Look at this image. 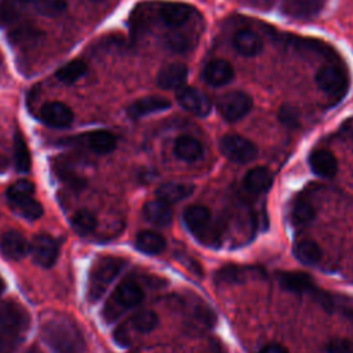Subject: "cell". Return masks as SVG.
Returning <instances> with one entry per match:
<instances>
[{
    "label": "cell",
    "instance_id": "23",
    "mask_svg": "<svg viewBox=\"0 0 353 353\" xmlns=\"http://www.w3.org/2000/svg\"><path fill=\"white\" fill-rule=\"evenodd\" d=\"M174 153L178 159L188 163H193L201 159L203 146L196 138L190 135H182L178 137L174 143Z\"/></svg>",
    "mask_w": 353,
    "mask_h": 353
},
{
    "label": "cell",
    "instance_id": "30",
    "mask_svg": "<svg viewBox=\"0 0 353 353\" xmlns=\"http://www.w3.org/2000/svg\"><path fill=\"white\" fill-rule=\"evenodd\" d=\"M88 70V66L81 59H72L70 62L65 63L55 72V77L61 80L62 83L72 84L77 81L80 77H83Z\"/></svg>",
    "mask_w": 353,
    "mask_h": 353
},
{
    "label": "cell",
    "instance_id": "6",
    "mask_svg": "<svg viewBox=\"0 0 353 353\" xmlns=\"http://www.w3.org/2000/svg\"><path fill=\"white\" fill-rule=\"evenodd\" d=\"M142 299V288L134 281H124L114 290L112 296L106 301L102 310V317L106 323H113L125 310L137 306Z\"/></svg>",
    "mask_w": 353,
    "mask_h": 353
},
{
    "label": "cell",
    "instance_id": "25",
    "mask_svg": "<svg viewBox=\"0 0 353 353\" xmlns=\"http://www.w3.org/2000/svg\"><path fill=\"white\" fill-rule=\"evenodd\" d=\"M273 176L266 167L251 168L244 176V188L251 193H263L272 186Z\"/></svg>",
    "mask_w": 353,
    "mask_h": 353
},
{
    "label": "cell",
    "instance_id": "16",
    "mask_svg": "<svg viewBox=\"0 0 353 353\" xmlns=\"http://www.w3.org/2000/svg\"><path fill=\"white\" fill-rule=\"evenodd\" d=\"M234 76L233 68L228 61L212 59L210 61L203 70V79L207 84L212 87H222L232 81Z\"/></svg>",
    "mask_w": 353,
    "mask_h": 353
},
{
    "label": "cell",
    "instance_id": "39",
    "mask_svg": "<svg viewBox=\"0 0 353 353\" xmlns=\"http://www.w3.org/2000/svg\"><path fill=\"white\" fill-rule=\"evenodd\" d=\"M325 350L328 353H352L353 346L345 338H334L325 345Z\"/></svg>",
    "mask_w": 353,
    "mask_h": 353
},
{
    "label": "cell",
    "instance_id": "17",
    "mask_svg": "<svg viewBox=\"0 0 353 353\" xmlns=\"http://www.w3.org/2000/svg\"><path fill=\"white\" fill-rule=\"evenodd\" d=\"M171 106V102L163 97L149 95L137 99L127 108V114L131 119H141L143 116L163 112Z\"/></svg>",
    "mask_w": 353,
    "mask_h": 353
},
{
    "label": "cell",
    "instance_id": "38",
    "mask_svg": "<svg viewBox=\"0 0 353 353\" xmlns=\"http://www.w3.org/2000/svg\"><path fill=\"white\" fill-rule=\"evenodd\" d=\"M36 7L43 14H59L65 10V0H36Z\"/></svg>",
    "mask_w": 353,
    "mask_h": 353
},
{
    "label": "cell",
    "instance_id": "14",
    "mask_svg": "<svg viewBox=\"0 0 353 353\" xmlns=\"http://www.w3.org/2000/svg\"><path fill=\"white\" fill-rule=\"evenodd\" d=\"M188 79V68L181 62L168 63L157 73V84L164 90H179Z\"/></svg>",
    "mask_w": 353,
    "mask_h": 353
},
{
    "label": "cell",
    "instance_id": "36",
    "mask_svg": "<svg viewBox=\"0 0 353 353\" xmlns=\"http://www.w3.org/2000/svg\"><path fill=\"white\" fill-rule=\"evenodd\" d=\"M41 36H43V32L36 29L34 26H19L11 32L10 40L12 43H26V41H34Z\"/></svg>",
    "mask_w": 353,
    "mask_h": 353
},
{
    "label": "cell",
    "instance_id": "8",
    "mask_svg": "<svg viewBox=\"0 0 353 353\" xmlns=\"http://www.w3.org/2000/svg\"><path fill=\"white\" fill-rule=\"evenodd\" d=\"M252 108V99L241 91L222 94L216 101V109L226 121H237L247 116Z\"/></svg>",
    "mask_w": 353,
    "mask_h": 353
},
{
    "label": "cell",
    "instance_id": "26",
    "mask_svg": "<svg viewBox=\"0 0 353 353\" xmlns=\"http://www.w3.org/2000/svg\"><path fill=\"white\" fill-rule=\"evenodd\" d=\"M87 146L97 154H108L116 148V137L106 130H97L87 135Z\"/></svg>",
    "mask_w": 353,
    "mask_h": 353
},
{
    "label": "cell",
    "instance_id": "31",
    "mask_svg": "<svg viewBox=\"0 0 353 353\" xmlns=\"http://www.w3.org/2000/svg\"><path fill=\"white\" fill-rule=\"evenodd\" d=\"M14 164L18 172H29L32 165L29 148L21 132H15L14 135Z\"/></svg>",
    "mask_w": 353,
    "mask_h": 353
},
{
    "label": "cell",
    "instance_id": "48",
    "mask_svg": "<svg viewBox=\"0 0 353 353\" xmlns=\"http://www.w3.org/2000/svg\"><path fill=\"white\" fill-rule=\"evenodd\" d=\"M92 1H98V0H92Z\"/></svg>",
    "mask_w": 353,
    "mask_h": 353
},
{
    "label": "cell",
    "instance_id": "46",
    "mask_svg": "<svg viewBox=\"0 0 353 353\" xmlns=\"http://www.w3.org/2000/svg\"><path fill=\"white\" fill-rule=\"evenodd\" d=\"M3 288H4V283H3V279L0 277V294H1V291H3Z\"/></svg>",
    "mask_w": 353,
    "mask_h": 353
},
{
    "label": "cell",
    "instance_id": "45",
    "mask_svg": "<svg viewBox=\"0 0 353 353\" xmlns=\"http://www.w3.org/2000/svg\"><path fill=\"white\" fill-rule=\"evenodd\" d=\"M25 353H43L37 346H30Z\"/></svg>",
    "mask_w": 353,
    "mask_h": 353
},
{
    "label": "cell",
    "instance_id": "35",
    "mask_svg": "<svg viewBox=\"0 0 353 353\" xmlns=\"http://www.w3.org/2000/svg\"><path fill=\"white\" fill-rule=\"evenodd\" d=\"M33 192H34V186L30 181L19 179L7 189V197H8L10 203H15L22 199L32 197Z\"/></svg>",
    "mask_w": 353,
    "mask_h": 353
},
{
    "label": "cell",
    "instance_id": "44",
    "mask_svg": "<svg viewBox=\"0 0 353 353\" xmlns=\"http://www.w3.org/2000/svg\"><path fill=\"white\" fill-rule=\"evenodd\" d=\"M8 167V160L3 154H0V172H3Z\"/></svg>",
    "mask_w": 353,
    "mask_h": 353
},
{
    "label": "cell",
    "instance_id": "15",
    "mask_svg": "<svg viewBox=\"0 0 353 353\" xmlns=\"http://www.w3.org/2000/svg\"><path fill=\"white\" fill-rule=\"evenodd\" d=\"M29 245L23 234L15 230H7L0 237V251L7 259L19 261L28 254Z\"/></svg>",
    "mask_w": 353,
    "mask_h": 353
},
{
    "label": "cell",
    "instance_id": "43",
    "mask_svg": "<svg viewBox=\"0 0 353 353\" xmlns=\"http://www.w3.org/2000/svg\"><path fill=\"white\" fill-rule=\"evenodd\" d=\"M244 1L247 6H251V7H255V8H269L272 6V0H241Z\"/></svg>",
    "mask_w": 353,
    "mask_h": 353
},
{
    "label": "cell",
    "instance_id": "27",
    "mask_svg": "<svg viewBox=\"0 0 353 353\" xmlns=\"http://www.w3.org/2000/svg\"><path fill=\"white\" fill-rule=\"evenodd\" d=\"M137 248L148 255H156L164 251L165 248V240L161 234L152 232V230H143L137 234L135 239Z\"/></svg>",
    "mask_w": 353,
    "mask_h": 353
},
{
    "label": "cell",
    "instance_id": "37",
    "mask_svg": "<svg viewBox=\"0 0 353 353\" xmlns=\"http://www.w3.org/2000/svg\"><path fill=\"white\" fill-rule=\"evenodd\" d=\"M15 3V0L0 1V28L12 23L18 18V8Z\"/></svg>",
    "mask_w": 353,
    "mask_h": 353
},
{
    "label": "cell",
    "instance_id": "34",
    "mask_svg": "<svg viewBox=\"0 0 353 353\" xmlns=\"http://www.w3.org/2000/svg\"><path fill=\"white\" fill-rule=\"evenodd\" d=\"M11 205L14 207V210L21 214L23 218L26 219H39L41 215H43V207L41 204L34 200L33 197H26V199H22L19 201H15V203H11Z\"/></svg>",
    "mask_w": 353,
    "mask_h": 353
},
{
    "label": "cell",
    "instance_id": "9",
    "mask_svg": "<svg viewBox=\"0 0 353 353\" xmlns=\"http://www.w3.org/2000/svg\"><path fill=\"white\" fill-rule=\"evenodd\" d=\"M219 149L226 159L240 164L252 161L258 154L256 146L250 139L236 134L222 137L219 141Z\"/></svg>",
    "mask_w": 353,
    "mask_h": 353
},
{
    "label": "cell",
    "instance_id": "11",
    "mask_svg": "<svg viewBox=\"0 0 353 353\" xmlns=\"http://www.w3.org/2000/svg\"><path fill=\"white\" fill-rule=\"evenodd\" d=\"M58 252V243L50 234H37L32 241L33 259L43 268H51L57 262Z\"/></svg>",
    "mask_w": 353,
    "mask_h": 353
},
{
    "label": "cell",
    "instance_id": "41",
    "mask_svg": "<svg viewBox=\"0 0 353 353\" xmlns=\"http://www.w3.org/2000/svg\"><path fill=\"white\" fill-rule=\"evenodd\" d=\"M341 132H342L346 138H349L350 141H353V117H350V119H347V120H345V121L342 123V125H341Z\"/></svg>",
    "mask_w": 353,
    "mask_h": 353
},
{
    "label": "cell",
    "instance_id": "3",
    "mask_svg": "<svg viewBox=\"0 0 353 353\" xmlns=\"http://www.w3.org/2000/svg\"><path fill=\"white\" fill-rule=\"evenodd\" d=\"M125 263L127 261L124 258L112 255H103L95 259L90 270L87 285V299L91 303L98 302L103 296Z\"/></svg>",
    "mask_w": 353,
    "mask_h": 353
},
{
    "label": "cell",
    "instance_id": "42",
    "mask_svg": "<svg viewBox=\"0 0 353 353\" xmlns=\"http://www.w3.org/2000/svg\"><path fill=\"white\" fill-rule=\"evenodd\" d=\"M259 353H288V350L279 343H269L263 346Z\"/></svg>",
    "mask_w": 353,
    "mask_h": 353
},
{
    "label": "cell",
    "instance_id": "1",
    "mask_svg": "<svg viewBox=\"0 0 353 353\" xmlns=\"http://www.w3.org/2000/svg\"><path fill=\"white\" fill-rule=\"evenodd\" d=\"M41 336L54 353H87L77 323L68 314H54L41 324Z\"/></svg>",
    "mask_w": 353,
    "mask_h": 353
},
{
    "label": "cell",
    "instance_id": "40",
    "mask_svg": "<svg viewBox=\"0 0 353 353\" xmlns=\"http://www.w3.org/2000/svg\"><path fill=\"white\" fill-rule=\"evenodd\" d=\"M279 120L287 127H296L298 125V114H296L295 109H292L291 106H287V105L280 108Z\"/></svg>",
    "mask_w": 353,
    "mask_h": 353
},
{
    "label": "cell",
    "instance_id": "4",
    "mask_svg": "<svg viewBox=\"0 0 353 353\" xmlns=\"http://www.w3.org/2000/svg\"><path fill=\"white\" fill-rule=\"evenodd\" d=\"M29 327V314L26 309L15 301L0 303V343L8 347H17L25 331Z\"/></svg>",
    "mask_w": 353,
    "mask_h": 353
},
{
    "label": "cell",
    "instance_id": "29",
    "mask_svg": "<svg viewBox=\"0 0 353 353\" xmlns=\"http://www.w3.org/2000/svg\"><path fill=\"white\" fill-rule=\"evenodd\" d=\"M314 207L312 201L306 196H299L294 200L291 207V221L296 226H303L313 221L314 218Z\"/></svg>",
    "mask_w": 353,
    "mask_h": 353
},
{
    "label": "cell",
    "instance_id": "24",
    "mask_svg": "<svg viewBox=\"0 0 353 353\" xmlns=\"http://www.w3.org/2000/svg\"><path fill=\"white\" fill-rule=\"evenodd\" d=\"M194 190V186L190 183H183V182H165L160 185L156 190L157 199L171 204L181 201L186 197H189Z\"/></svg>",
    "mask_w": 353,
    "mask_h": 353
},
{
    "label": "cell",
    "instance_id": "5",
    "mask_svg": "<svg viewBox=\"0 0 353 353\" xmlns=\"http://www.w3.org/2000/svg\"><path fill=\"white\" fill-rule=\"evenodd\" d=\"M316 84L331 103H338L349 91L350 77L343 65L334 62L327 63L317 70Z\"/></svg>",
    "mask_w": 353,
    "mask_h": 353
},
{
    "label": "cell",
    "instance_id": "13",
    "mask_svg": "<svg viewBox=\"0 0 353 353\" xmlns=\"http://www.w3.org/2000/svg\"><path fill=\"white\" fill-rule=\"evenodd\" d=\"M40 119L50 127L65 128L73 121V112L63 102H48L40 109Z\"/></svg>",
    "mask_w": 353,
    "mask_h": 353
},
{
    "label": "cell",
    "instance_id": "47",
    "mask_svg": "<svg viewBox=\"0 0 353 353\" xmlns=\"http://www.w3.org/2000/svg\"><path fill=\"white\" fill-rule=\"evenodd\" d=\"M18 3H30V1H34V0H15Z\"/></svg>",
    "mask_w": 353,
    "mask_h": 353
},
{
    "label": "cell",
    "instance_id": "2",
    "mask_svg": "<svg viewBox=\"0 0 353 353\" xmlns=\"http://www.w3.org/2000/svg\"><path fill=\"white\" fill-rule=\"evenodd\" d=\"M196 10L183 3H161L159 7V18L161 23L170 30H175L167 39V46L174 51H185L190 46V39L188 33H181L190 22Z\"/></svg>",
    "mask_w": 353,
    "mask_h": 353
},
{
    "label": "cell",
    "instance_id": "7",
    "mask_svg": "<svg viewBox=\"0 0 353 353\" xmlns=\"http://www.w3.org/2000/svg\"><path fill=\"white\" fill-rule=\"evenodd\" d=\"M183 222L188 230L207 245H218L215 240L219 239L212 228L211 212L204 205H190L183 211Z\"/></svg>",
    "mask_w": 353,
    "mask_h": 353
},
{
    "label": "cell",
    "instance_id": "10",
    "mask_svg": "<svg viewBox=\"0 0 353 353\" xmlns=\"http://www.w3.org/2000/svg\"><path fill=\"white\" fill-rule=\"evenodd\" d=\"M176 101L183 109H186L188 112L199 117H204L210 114L212 108L208 97L194 87L183 85L182 88L176 90Z\"/></svg>",
    "mask_w": 353,
    "mask_h": 353
},
{
    "label": "cell",
    "instance_id": "12",
    "mask_svg": "<svg viewBox=\"0 0 353 353\" xmlns=\"http://www.w3.org/2000/svg\"><path fill=\"white\" fill-rule=\"evenodd\" d=\"M280 285L295 294H309L312 298L316 296L319 288L314 285L313 279L302 272H281L277 274Z\"/></svg>",
    "mask_w": 353,
    "mask_h": 353
},
{
    "label": "cell",
    "instance_id": "21",
    "mask_svg": "<svg viewBox=\"0 0 353 353\" xmlns=\"http://www.w3.org/2000/svg\"><path fill=\"white\" fill-rule=\"evenodd\" d=\"M261 269L247 268L240 265L222 266L214 276L216 284H240L244 283L251 274H259Z\"/></svg>",
    "mask_w": 353,
    "mask_h": 353
},
{
    "label": "cell",
    "instance_id": "28",
    "mask_svg": "<svg viewBox=\"0 0 353 353\" xmlns=\"http://www.w3.org/2000/svg\"><path fill=\"white\" fill-rule=\"evenodd\" d=\"M292 252H294V256L301 263L307 265V266L316 265L321 259V250L317 245V243H314L312 240H306V239L296 241L294 244Z\"/></svg>",
    "mask_w": 353,
    "mask_h": 353
},
{
    "label": "cell",
    "instance_id": "19",
    "mask_svg": "<svg viewBox=\"0 0 353 353\" xmlns=\"http://www.w3.org/2000/svg\"><path fill=\"white\" fill-rule=\"evenodd\" d=\"M284 11L299 19H307L316 17L323 7L325 6L327 0H281Z\"/></svg>",
    "mask_w": 353,
    "mask_h": 353
},
{
    "label": "cell",
    "instance_id": "22",
    "mask_svg": "<svg viewBox=\"0 0 353 353\" xmlns=\"http://www.w3.org/2000/svg\"><path fill=\"white\" fill-rule=\"evenodd\" d=\"M234 48L244 57H254L262 51V39L251 29H241L233 36Z\"/></svg>",
    "mask_w": 353,
    "mask_h": 353
},
{
    "label": "cell",
    "instance_id": "32",
    "mask_svg": "<svg viewBox=\"0 0 353 353\" xmlns=\"http://www.w3.org/2000/svg\"><path fill=\"white\" fill-rule=\"evenodd\" d=\"M159 323V319H157V314L152 310H139L125 324L138 331V332H142V334H146V332H150L152 330L156 328Z\"/></svg>",
    "mask_w": 353,
    "mask_h": 353
},
{
    "label": "cell",
    "instance_id": "20",
    "mask_svg": "<svg viewBox=\"0 0 353 353\" xmlns=\"http://www.w3.org/2000/svg\"><path fill=\"white\" fill-rule=\"evenodd\" d=\"M142 215L149 223L154 226L165 228L172 222V210L170 204L160 199L148 201L142 208Z\"/></svg>",
    "mask_w": 353,
    "mask_h": 353
},
{
    "label": "cell",
    "instance_id": "33",
    "mask_svg": "<svg viewBox=\"0 0 353 353\" xmlns=\"http://www.w3.org/2000/svg\"><path fill=\"white\" fill-rule=\"evenodd\" d=\"M72 226H73L74 232H77L81 236H85L95 230L97 218L88 210H79L72 218Z\"/></svg>",
    "mask_w": 353,
    "mask_h": 353
},
{
    "label": "cell",
    "instance_id": "18",
    "mask_svg": "<svg viewBox=\"0 0 353 353\" xmlns=\"http://www.w3.org/2000/svg\"><path fill=\"white\" fill-rule=\"evenodd\" d=\"M309 165L312 171L321 178H332L338 171L335 156L327 149H317L309 156Z\"/></svg>",
    "mask_w": 353,
    "mask_h": 353
}]
</instances>
